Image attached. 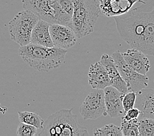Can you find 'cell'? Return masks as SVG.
<instances>
[{
    "label": "cell",
    "mask_w": 154,
    "mask_h": 136,
    "mask_svg": "<svg viewBox=\"0 0 154 136\" xmlns=\"http://www.w3.org/2000/svg\"><path fill=\"white\" fill-rule=\"evenodd\" d=\"M122 38L133 49L154 55V5L150 0L114 17Z\"/></svg>",
    "instance_id": "6da1fadb"
},
{
    "label": "cell",
    "mask_w": 154,
    "mask_h": 136,
    "mask_svg": "<svg viewBox=\"0 0 154 136\" xmlns=\"http://www.w3.org/2000/svg\"><path fill=\"white\" fill-rule=\"evenodd\" d=\"M68 50L57 47H46L30 43L20 46L18 53L31 68L47 72L59 68L64 63Z\"/></svg>",
    "instance_id": "7a4b0ae2"
},
{
    "label": "cell",
    "mask_w": 154,
    "mask_h": 136,
    "mask_svg": "<svg viewBox=\"0 0 154 136\" xmlns=\"http://www.w3.org/2000/svg\"><path fill=\"white\" fill-rule=\"evenodd\" d=\"M73 109H60L49 115L45 120L39 136H85L89 135L87 128L79 122L72 113Z\"/></svg>",
    "instance_id": "3957f363"
},
{
    "label": "cell",
    "mask_w": 154,
    "mask_h": 136,
    "mask_svg": "<svg viewBox=\"0 0 154 136\" xmlns=\"http://www.w3.org/2000/svg\"><path fill=\"white\" fill-rule=\"evenodd\" d=\"M74 12L71 28L78 38L93 33L101 13L98 0H72Z\"/></svg>",
    "instance_id": "277c9868"
},
{
    "label": "cell",
    "mask_w": 154,
    "mask_h": 136,
    "mask_svg": "<svg viewBox=\"0 0 154 136\" xmlns=\"http://www.w3.org/2000/svg\"><path fill=\"white\" fill-rule=\"evenodd\" d=\"M23 7L49 24H60L71 27L72 17L62 9L58 0H23Z\"/></svg>",
    "instance_id": "5b68a950"
},
{
    "label": "cell",
    "mask_w": 154,
    "mask_h": 136,
    "mask_svg": "<svg viewBox=\"0 0 154 136\" xmlns=\"http://www.w3.org/2000/svg\"><path fill=\"white\" fill-rule=\"evenodd\" d=\"M39 18L29 10H25L16 14L8 24L10 38L20 46L30 43L33 29Z\"/></svg>",
    "instance_id": "8992f818"
},
{
    "label": "cell",
    "mask_w": 154,
    "mask_h": 136,
    "mask_svg": "<svg viewBox=\"0 0 154 136\" xmlns=\"http://www.w3.org/2000/svg\"><path fill=\"white\" fill-rule=\"evenodd\" d=\"M112 56L122 79L126 83L129 92H138L148 86L149 79L146 75L139 73L132 68L123 58L119 50L115 51Z\"/></svg>",
    "instance_id": "52a82bcc"
},
{
    "label": "cell",
    "mask_w": 154,
    "mask_h": 136,
    "mask_svg": "<svg viewBox=\"0 0 154 136\" xmlns=\"http://www.w3.org/2000/svg\"><path fill=\"white\" fill-rule=\"evenodd\" d=\"M79 111L85 120H95L101 116H107L104 90L94 89L91 92L81 105Z\"/></svg>",
    "instance_id": "ba28073f"
},
{
    "label": "cell",
    "mask_w": 154,
    "mask_h": 136,
    "mask_svg": "<svg viewBox=\"0 0 154 136\" xmlns=\"http://www.w3.org/2000/svg\"><path fill=\"white\" fill-rule=\"evenodd\" d=\"M49 30L54 47L68 50L75 45L78 38L71 27L64 24H51Z\"/></svg>",
    "instance_id": "9c48e42d"
},
{
    "label": "cell",
    "mask_w": 154,
    "mask_h": 136,
    "mask_svg": "<svg viewBox=\"0 0 154 136\" xmlns=\"http://www.w3.org/2000/svg\"><path fill=\"white\" fill-rule=\"evenodd\" d=\"M104 92L108 115L112 118L122 116L125 113L123 107V98L125 94L112 86L106 87Z\"/></svg>",
    "instance_id": "30bf717a"
},
{
    "label": "cell",
    "mask_w": 154,
    "mask_h": 136,
    "mask_svg": "<svg viewBox=\"0 0 154 136\" xmlns=\"http://www.w3.org/2000/svg\"><path fill=\"white\" fill-rule=\"evenodd\" d=\"M101 13L107 17H116L128 13L136 3L142 0H98Z\"/></svg>",
    "instance_id": "8fae6325"
},
{
    "label": "cell",
    "mask_w": 154,
    "mask_h": 136,
    "mask_svg": "<svg viewBox=\"0 0 154 136\" xmlns=\"http://www.w3.org/2000/svg\"><path fill=\"white\" fill-rule=\"evenodd\" d=\"M127 63L134 70L143 75H146L151 68L149 61L142 51L137 49H128L125 53H122Z\"/></svg>",
    "instance_id": "7c38bea8"
},
{
    "label": "cell",
    "mask_w": 154,
    "mask_h": 136,
    "mask_svg": "<svg viewBox=\"0 0 154 136\" xmlns=\"http://www.w3.org/2000/svg\"><path fill=\"white\" fill-rule=\"evenodd\" d=\"M88 77L89 84L93 89L104 90L112 84L107 70L100 62L91 65Z\"/></svg>",
    "instance_id": "4fadbf2b"
},
{
    "label": "cell",
    "mask_w": 154,
    "mask_h": 136,
    "mask_svg": "<svg viewBox=\"0 0 154 136\" xmlns=\"http://www.w3.org/2000/svg\"><path fill=\"white\" fill-rule=\"evenodd\" d=\"M100 62L104 65L108 71L109 77L111 80V86L115 87L116 89L124 94L127 93L129 90H128L127 84L121 76L112 56H109L107 54H104L101 56Z\"/></svg>",
    "instance_id": "5bb4252c"
},
{
    "label": "cell",
    "mask_w": 154,
    "mask_h": 136,
    "mask_svg": "<svg viewBox=\"0 0 154 136\" xmlns=\"http://www.w3.org/2000/svg\"><path fill=\"white\" fill-rule=\"evenodd\" d=\"M135 104L142 117L154 119V89L146 88L138 91Z\"/></svg>",
    "instance_id": "9a60e30c"
},
{
    "label": "cell",
    "mask_w": 154,
    "mask_h": 136,
    "mask_svg": "<svg viewBox=\"0 0 154 136\" xmlns=\"http://www.w3.org/2000/svg\"><path fill=\"white\" fill-rule=\"evenodd\" d=\"M50 24L45 20L39 19L32 30L30 43L46 47H54L50 34Z\"/></svg>",
    "instance_id": "2e32d148"
},
{
    "label": "cell",
    "mask_w": 154,
    "mask_h": 136,
    "mask_svg": "<svg viewBox=\"0 0 154 136\" xmlns=\"http://www.w3.org/2000/svg\"><path fill=\"white\" fill-rule=\"evenodd\" d=\"M19 118L20 122L32 125L38 129L42 130L45 120H44L38 113L29 111H19Z\"/></svg>",
    "instance_id": "e0dca14e"
},
{
    "label": "cell",
    "mask_w": 154,
    "mask_h": 136,
    "mask_svg": "<svg viewBox=\"0 0 154 136\" xmlns=\"http://www.w3.org/2000/svg\"><path fill=\"white\" fill-rule=\"evenodd\" d=\"M121 129L124 136H139L138 119L127 120L122 118Z\"/></svg>",
    "instance_id": "ac0fdd59"
},
{
    "label": "cell",
    "mask_w": 154,
    "mask_h": 136,
    "mask_svg": "<svg viewBox=\"0 0 154 136\" xmlns=\"http://www.w3.org/2000/svg\"><path fill=\"white\" fill-rule=\"evenodd\" d=\"M139 136H154V119L141 117L138 119Z\"/></svg>",
    "instance_id": "d6986e66"
},
{
    "label": "cell",
    "mask_w": 154,
    "mask_h": 136,
    "mask_svg": "<svg viewBox=\"0 0 154 136\" xmlns=\"http://www.w3.org/2000/svg\"><path fill=\"white\" fill-rule=\"evenodd\" d=\"M93 135L97 136H122V129L113 124L105 125L100 128H95Z\"/></svg>",
    "instance_id": "ffe728a7"
},
{
    "label": "cell",
    "mask_w": 154,
    "mask_h": 136,
    "mask_svg": "<svg viewBox=\"0 0 154 136\" xmlns=\"http://www.w3.org/2000/svg\"><path fill=\"white\" fill-rule=\"evenodd\" d=\"M38 128L23 122H20L17 128V135L19 136H34L38 135Z\"/></svg>",
    "instance_id": "44dd1931"
},
{
    "label": "cell",
    "mask_w": 154,
    "mask_h": 136,
    "mask_svg": "<svg viewBox=\"0 0 154 136\" xmlns=\"http://www.w3.org/2000/svg\"><path fill=\"white\" fill-rule=\"evenodd\" d=\"M136 100H137V93L136 92H128L127 93L125 94L123 98V107L125 113L134 107Z\"/></svg>",
    "instance_id": "7402d4cb"
},
{
    "label": "cell",
    "mask_w": 154,
    "mask_h": 136,
    "mask_svg": "<svg viewBox=\"0 0 154 136\" xmlns=\"http://www.w3.org/2000/svg\"><path fill=\"white\" fill-rule=\"evenodd\" d=\"M58 1L62 9L72 18L73 12H74V3L72 0H58Z\"/></svg>",
    "instance_id": "603a6c76"
},
{
    "label": "cell",
    "mask_w": 154,
    "mask_h": 136,
    "mask_svg": "<svg viewBox=\"0 0 154 136\" xmlns=\"http://www.w3.org/2000/svg\"><path fill=\"white\" fill-rule=\"evenodd\" d=\"M140 111L138 108L133 107L125 113L122 116V118L127 120L137 119L140 116Z\"/></svg>",
    "instance_id": "cb8c5ba5"
},
{
    "label": "cell",
    "mask_w": 154,
    "mask_h": 136,
    "mask_svg": "<svg viewBox=\"0 0 154 136\" xmlns=\"http://www.w3.org/2000/svg\"></svg>",
    "instance_id": "d4e9b609"
}]
</instances>
